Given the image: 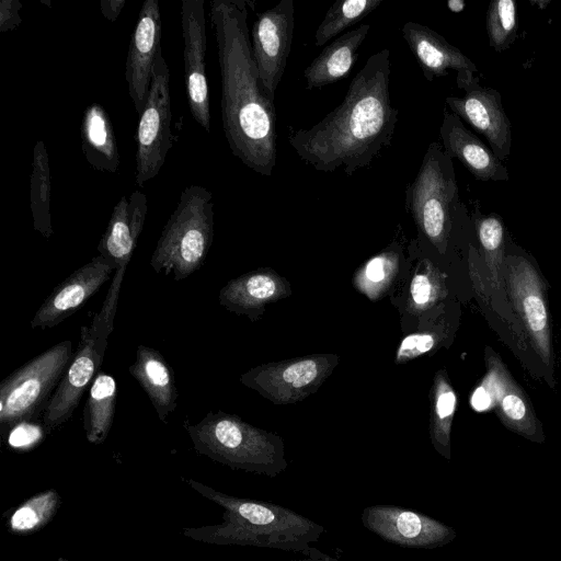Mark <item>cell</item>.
<instances>
[{"mask_svg":"<svg viewBox=\"0 0 561 561\" xmlns=\"http://www.w3.org/2000/svg\"><path fill=\"white\" fill-rule=\"evenodd\" d=\"M116 397L115 378L99 371L91 383L83 408V427L90 443L99 445L107 438L114 422Z\"/></svg>","mask_w":561,"mask_h":561,"instance_id":"cell-26","label":"cell"},{"mask_svg":"<svg viewBox=\"0 0 561 561\" xmlns=\"http://www.w3.org/2000/svg\"><path fill=\"white\" fill-rule=\"evenodd\" d=\"M247 4L243 0L210 2L221 78L222 127L233 156L254 172L270 176L276 167V107L254 60Z\"/></svg>","mask_w":561,"mask_h":561,"instance_id":"cell-1","label":"cell"},{"mask_svg":"<svg viewBox=\"0 0 561 561\" xmlns=\"http://www.w3.org/2000/svg\"><path fill=\"white\" fill-rule=\"evenodd\" d=\"M432 394L431 440L436 451L450 459V430L457 397L443 371L436 374Z\"/></svg>","mask_w":561,"mask_h":561,"instance_id":"cell-28","label":"cell"},{"mask_svg":"<svg viewBox=\"0 0 561 561\" xmlns=\"http://www.w3.org/2000/svg\"><path fill=\"white\" fill-rule=\"evenodd\" d=\"M151 401L160 421L167 417L178 405V388L173 371L162 354L150 346L138 345L136 359L128 368Z\"/></svg>","mask_w":561,"mask_h":561,"instance_id":"cell-23","label":"cell"},{"mask_svg":"<svg viewBox=\"0 0 561 561\" xmlns=\"http://www.w3.org/2000/svg\"><path fill=\"white\" fill-rule=\"evenodd\" d=\"M518 20L513 0L492 1L486 11V33L490 46L502 53L510 48L517 37Z\"/></svg>","mask_w":561,"mask_h":561,"instance_id":"cell-32","label":"cell"},{"mask_svg":"<svg viewBox=\"0 0 561 561\" xmlns=\"http://www.w3.org/2000/svg\"><path fill=\"white\" fill-rule=\"evenodd\" d=\"M305 558L301 559H294L289 561H341L339 559L332 558L329 554H325L324 552L320 551L319 549L314 547H310L305 553Z\"/></svg>","mask_w":561,"mask_h":561,"instance_id":"cell-39","label":"cell"},{"mask_svg":"<svg viewBox=\"0 0 561 561\" xmlns=\"http://www.w3.org/2000/svg\"><path fill=\"white\" fill-rule=\"evenodd\" d=\"M456 83L462 96H447L445 102L454 114L482 134L490 149L500 161L508 158L512 147L511 121L506 115L501 94L483 87L473 72H457Z\"/></svg>","mask_w":561,"mask_h":561,"instance_id":"cell-10","label":"cell"},{"mask_svg":"<svg viewBox=\"0 0 561 561\" xmlns=\"http://www.w3.org/2000/svg\"><path fill=\"white\" fill-rule=\"evenodd\" d=\"M504 279L511 300L541 360L551 362V339L545 286L533 264L520 256L504 261Z\"/></svg>","mask_w":561,"mask_h":561,"instance_id":"cell-13","label":"cell"},{"mask_svg":"<svg viewBox=\"0 0 561 561\" xmlns=\"http://www.w3.org/2000/svg\"><path fill=\"white\" fill-rule=\"evenodd\" d=\"M170 71L159 55L153 70L148 99L136 133V184L140 187L160 172L172 146Z\"/></svg>","mask_w":561,"mask_h":561,"instance_id":"cell-8","label":"cell"},{"mask_svg":"<svg viewBox=\"0 0 561 561\" xmlns=\"http://www.w3.org/2000/svg\"><path fill=\"white\" fill-rule=\"evenodd\" d=\"M436 345V335L430 332H417L405 336L396 354L397 363H404L407 360H411L417 356H421Z\"/></svg>","mask_w":561,"mask_h":561,"instance_id":"cell-35","label":"cell"},{"mask_svg":"<svg viewBox=\"0 0 561 561\" xmlns=\"http://www.w3.org/2000/svg\"><path fill=\"white\" fill-rule=\"evenodd\" d=\"M383 0L335 1L327 11L314 34V45L322 46L347 27L371 13Z\"/></svg>","mask_w":561,"mask_h":561,"instance_id":"cell-29","label":"cell"},{"mask_svg":"<svg viewBox=\"0 0 561 561\" xmlns=\"http://www.w3.org/2000/svg\"><path fill=\"white\" fill-rule=\"evenodd\" d=\"M147 211V197L139 191L133 192L129 198L123 195L114 206L98 251L114 263L116 270L126 271L142 231Z\"/></svg>","mask_w":561,"mask_h":561,"instance_id":"cell-19","label":"cell"},{"mask_svg":"<svg viewBox=\"0 0 561 561\" xmlns=\"http://www.w3.org/2000/svg\"><path fill=\"white\" fill-rule=\"evenodd\" d=\"M22 3L16 0H2L0 2V31L14 30L21 23L20 11Z\"/></svg>","mask_w":561,"mask_h":561,"instance_id":"cell-37","label":"cell"},{"mask_svg":"<svg viewBox=\"0 0 561 561\" xmlns=\"http://www.w3.org/2000/svg\"><path fill=\"white\" fill-rule=\"evenodd\" d=\"M402 36L430 82L447 76L449 70L477 71L471 59L428 26L409 21L402 26Z\"/></svg>","mask_w":561,"mask_h":561,"instance_id":"cell-21","label":"cell"},{"mask_svg":"<svg viewBox=\"0 0 561 561\" xmlns=\"http://www.w3.org/2000/svg\"><path fill=\"white\" fill-rule=\"evenodd\" d=\"M204 0L181 2L184 42V83L190 112L196 123L210 133L209 89L206 77V19Z\"/></svg>","mask_w":561,"mask_h":561,"instance_id":"cell-15","label":"cell"},{"mask_svg":"<svg viewBox=\"0 0 561 561\" xmlns=\"http://www.w3.org/2000/svg\"><path fill=\"white\" fill-rule=\"evenodd\" d=\"M337 363L334 354L302 356L253 367L240 381L275 404H289L317 391Z\"/></svg>","mask_w":561,"mask_h":561,"instance_id":"cell-9","label":"cell"},{"mask_svg":"<svg viewBox=\"0 0 561 561\" xmlns=\"http://www.w3.org/2000/svg\"><path fill=\"white\" fill-rule=\"evenodd\" d=\"M125 4V0H102L100 2V9L105 19L114 22L121 14Z\"/></svg>","mask_w":561,"mask_h":561,"instance_id":"cell-38","label":"cell"},{"mask_svg":"<svg viewBox=\"0 0 561 561\" xmlns=\"http://www.w3.org/2000/svg\"><path fill=\"white\" fill-rule=\"evenodd\" d=\"M405 206L420 237L444 252L459 199L451 158L437 141L428 145L415 178L407 186Z\"/></svg>","mask_w":561,"mask_h":561,"instance_id":"cell-6","label":"cell"},{"mask_svg":"<svg viewBox=\"0 0 561 561\" xmlns=\"http://www.w3.org/2000/svg\"><path fill=\"white\" fill-rule=\"evenodd\" d=\"M159 55H161L160 7L157 0H146L130 37L125 67L129 96L138 115L146 105L153 66Z\"/></svg>","mask_w":561,"mask_h":561,"instance_id":"cell-17","label":"cell"},{"mask_svg":"<svg viewBox=\"0 0 561 561\" xmlns=\"http://www.w3.org/2000/svg\"><path fill=\"white\" fill-rule=\"evenodd\" d=\"M289 293L288 283L271 270L262 268L229 280L219 290V304L228 311L254 321L265 305Z\"/></svg>","mask_w":561,"mask_h":561,"instance_id":"cell-22","label":"cell"},{"mask_svg":"<svg viewBox=\"0 0 561 561\" xmlns=\"http://www.w3.org/2000/svg\"><path fill=\"white\" fill-rule=\"evenodd\" d=\"M486 360L488 374L471 397L473 409L494 408L506 427L528 439L542 442L539 423L525 393L496 356L488 355Z\"/></svg>","mask_w":561,"mask_h":561,"instance_id":"cell-14","label":"cell"},{"mask_svg":"<svg viewBox=\"0 0 561 561\" xmlns=\"http://www.w3.org/2000/svg\"><path fill=\"white\" fill-rule=\"evenodd\" d=\"M363 526L386 542L412 549H434L450 543L456 530L420 512L391 504L367 506Z\"/></svg>","mask_w":561,"mask_h":561,"instance_id":"cell-11","label":"cell"},{"mask_svg":"<svg viewBox=\"0 0 561 561\" xmlns=\"http://www.w3.org/2000/svg\"><path fill=\"white\" fill-rule=\"evenodd\" d=\"M444 151L453 159H458L479 181H507L506 167L493 151L473 133L467 129L462 121L453 112L444 110L439 128Z\"/></svg>","mask_w":561,"mask_h":561,"instance_id":"cell-20","label":"cell"},{"mask_svg":"<svg viewBox=\"0 0 561 561\" xmlns=\"http://www.w3.org/2000/svg\"><path fill=\"white\" fill-rule=\"evenodd\" d=\"M116 265L94 256L60 283L44 300L31 320L32 329H50L79 310L107 282Z\"/></svg>","mask_w":561,"mask_h":561,"instance_id":"cell-18","label":"cell"},{"mask_svg":"<svg viewBox=\"0 0 561 561\" xmlns=\"http://www.w3.org/2000/svg\"><path fill=\"white\" fill-rule=\"evenodd\" d=\"M390 50L373 54L352 79L342 103L309 129L291 131L298 157L321 172L352 175L390 146L398 108L390 96Z\"/></svg>","mask_w":561,"mask_h":561,"instance_id":"cell-2","label":"cell"},{"mask_svg":"<svg viewBox=\"0 0 561 561\" xmlns=\"http://www.w3.org/2000/svg\"><path fill=\"white\" fill-rule=\"evenodd\" d=\"M410 296L417 310L432 306L439 296V286L430 273H416L410 285Z\"/></svg>","mask_w":561,"mask_h":561,"instance_id":"cell-34","label":"cell"},{"mask_svg":"<svg viewBox=\"0 0 561 561\" xmlns=\"http://www.w3.org/2000/svg\"><path fill=\"white\" fill-rule=\"evenodd\" d=\"M530 3L533 5H537L539 9H545L550 3V1L549 0H536V1H530Z\"/></svg>","mask_w":561,"mask_h":561,"instance_id":"cell-41","label":"cell"},{"mask_svg":"<svg viewBox=\"0 0 561 561\" xmlns=\"http://www.w3.org/2000/svg\"><path fill=\"white\" fill-rule=\"evenodd\" d=\"M107 339H93L82 327L73 358L44 409V424L57 427L67 422L103 363Z\"/></svg>","mask_w":561,"mask_h":561,"instance_id":"cell-16","label":"cell"},{"mask_svg":"<svg viewBox=\"0 0 561 561\" xmlns=\"http://www.w3.org/2000/svg\"><path fill=\"white\" fill-rule=\"evenodd\" d=\"M44 437L45 430L43 425L23 421L11 427L8 444L15 449H27L34 447Z\"/></svg>","mask_w":561,"mask_h":561,"instance_id":"cell-36","label":"cell"},{"mask_svg":"<svg viewBox=\"0 0 561 561\" xmlns=\"http://www.w3.org/2000/svg\"><path fill=\"white\" fill-rule=\"evenodd\" d=\"M448 7L451 11L459 12V11L463 10L465 2L459 1V0L449 1Z\"/></svg>","mask_w":561,"mask_h":561,"instance_id":"cell-40","label":"cell"},{"mask_svg":"<svg viewBox=\"0 0 561 561\" xmlns=\"http://www.w3.org/2000/svg\"><path fill=\"white\" fill-rule=\"evenodd\" d=\"M51 181L48 154L43 140H37L33 149L32 173L30 178V205L34 229L43 237L53 234L50 215Z\"/></svg>","mask_w":561,"mask_h":561,"instance_id":"cell-27","label":"cell"},{"mask_svg":"<svg viewBox=\"0 0 561 561\" xmlns=\"http://www.w3.org/2000/svg\"><path fill=\"white\" fill-rule=\"evenodd\" d=\"M370 30L363 24L331 42L305 69L307 89H321L346 77L358 57V48Z\"/></svg>","mask_w":561,"mask_h":561,"instance_id":"cell-24","label":"cell"},{"mask_svg":"<svg viewBox=\"0 0 561 561\" xmlns=\"http://www.w3.org/2000/svg\"><path fill=\"white\" fill-rule=\"evenodd\" d=\"M57 561H71V560H68V559H65V558H59Z\"/></svg>","mask_w":561,"mask_h":561,"instance_id":"cell-42","label":"cell"},{"mask_svg":"<svg viewBox=\"0 0 561 561\" xmlns=\"http://www.w3.org/2000/svg\"><path fill=\"white\" fill-rule=\"evenodd\" d=\"M75 353L65 340L14 370L0 383V425L30 421L47 405L48 396L58 386Z\"/></svg>","mask_w":561,"mask_h":561,"instance_id":"cell-7","label":"cell"},{"mask_svg":"<svg viewBox=\"0 0 561 561\" xmlns=\"http://www.w3.org/2000/svg\"><path fill=\"white\" fill-rule=\"evenodd\" d=\"M82 152L98 171L116 173L119 153L114 128L106 111L98 103L88 106L80 124Z\"/></svg>","mask_w":561,"mask_h":561,"instance_id":"cell-25","label":"cell"},{"mask_svg":"<svg viewBox=\"0 0 561 561\" xmlns=\"http://www.w3.org/2000/svg\"><path fill=\"white\" fill-rule=\"evenodd\" d=\"M184 427L198 454L231 469L275 478L288 466L282 437L238 415L208 412L198 423L186 422Z\"/></svg>","mask_w":561,"mask_h":561,"instance_id":"cell-4","label":"cell"},{"mask_svg":"<svg viewBox=\"0 0 561 561\" xmlns=\"http://www.w3.org/2000/svg\"><path fill=\"white\" fill-rule=\"evenodd\" d=\"M60 496L56 490L43 491L21 504L10 518V529L31 534L44 527L56 514Z\"/></svg>","mask_w":561,"mask_h":561,"instance_id":"cell-30","label":"cell"},{"mask_svg":"<svg viewBox=\"0 0 561 561\" xmlns=\"http://www.w3.org/2000/svg\"><path fill=\"white\" fill-rule=\"evenodd\" d=\"M213 238V194L201 185H188L163 227L150 265L175 280L187 278L204 265Z\"/></svg>","mask_w":561,"mask_h":561,"instance_id":"cell-5","label":"cell"},{"mask_svg":"<svg viewBox=\"0 0 561 561\" xmlns=\"http://www.w3.org/2000/svg\"><path fill=\"white\" fill-rule=\"evenodd\" d=\"M401 253L398 247H390L369 259L357 275V285L370 295L377 294L386 285L392 272L396 271Z\"/></svg>","mask_w":561,"mask_h":561,"instance_id":"cell-33","label":"cell"},{"mask_svg":"<svg viewBox=\"0 0 561 561\" xmlns=\"http://www.w3.org/2000/svg\"><path fill=\"white\" fill-rule=\"evenodd\" d=\"M294 0H282L256 15L251 30L254 60L267 94L274 100L291 48Z\"/></svg>","mask_w":561,"mask_h":561,"instance_id":"cell-12","label":"cell"},{"mask_svg":"<svg viewBox=\"0 0 561 561\" xmlns=\"http://www.w3.org/2000/svg\"><path fill=\"white\" fill-rule=\"evenodd\" d=\"M197 493L224 510L217 525L188 527L183 535L211 545L251 546L305 553L325 533L322 525L278 504L225 494L185 479Z\"/></svg>","mask_w":561,"mask_h":561,"instance_id":"cell-3","label":"cell"},{"mask_svg":"<svg viewBox=\"0 0 561 561\" xmlns=\"http://www.w3.org/2000/svg\"><path fill=\"white\" fill-rule=\"evenodd\" d=\"M473 219L484 262L491 273L493 284L499 285V273L505 261L502 219L495 214L482 215L479 209H476Z\"/></svg>","mask_w":561,"mask_h":561,"instance_id":"cell-31","label":"cell"}]
</instances>
